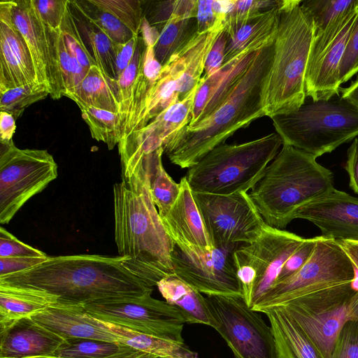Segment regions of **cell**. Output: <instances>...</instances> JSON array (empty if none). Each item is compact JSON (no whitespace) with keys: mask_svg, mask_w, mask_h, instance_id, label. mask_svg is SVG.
Wrapping results in <instances>:
<instances>
[{"mask_svg":"<svg viewBox=\"0 0 358 358\" xmlns=\"http://www.w3.org/2000/svg\"><path fill=\"white\" fill-rule=\"evenodd\" d=\"M234 264L240 285L241 296L246 304L252 308L257 273L251 263L239 248L233 252Z\"/></svg>","mask_w":358,"mask_h":358,"instance_id":"46","label":"cell"},{"mask_svg":"<svg viewBox=\"0 0 358 358\" xmlns=\"http://www.w3.org/2000/svg\"><path fill=\"white\" fill-rule=\"evenodd\" d=\"M58 57L59 66L64 88V96L66 92L71 91L85 78L87 71L68 52L60 29L58 37Z\"/></svg>","mask_w":358,"mask_h":358,"instance_id":"45","label":"cell"},{"mask_svg":"<svg viewBox=\"0 0 358 358\" xmlns=\"http://www.w3.org/2000/svg\"><path fill=\"white\" fill-rule=\"evenodd\" d=\"M41 21L53 29H59L62 24L69 0H31Z\"/></svg>","mask_w":358,"mask_h":358,"instance_id":"50","label":"cell"},{"mask_svg":"<svg viewBox=\"0 0 358 358\" xmlns=\"http://www.w3.org/2000/svg\"><path fill=\"white\" fill-rule=\"evenodd\" d=\"M57 164L46 150L1 143L0 223L8 224L32 196L57 177Z\"/></svg>","mask_w":358,"mask_h":358,"instance_id":"11","label":"cell"},{"mask_svg":"<svg viewBox=\"0 0 358 358\" xmlns=\"http://www.w3.org/2000/svg\"><path fill=\"white\" fill-rule=\"evenodd\" d=\"M140 34L145 46L155 47L159 38L160 32L157 28L151 25L143 16Z\"/></svg>","mask_w":358,"mask_h":358,"instance_id":"59","label":"cell"},{"mask_svg":"<svg viewBox=\"0 0 358 358\" xmlns=\"http://www.w3.org/2000/svg\"><path fill=\"white\" fill-rule=\"evenodd\" d=\"M358 7L336 19L324 31L314 35L306 73V94L314 101L339 94L338 68Z\"/></svg>","mask_w":358,"mask_h":358,"instance_id":"15","label":"cell"},{"mask_svg":"<svg viewBox=\"0 0 358 358\" xmlns=\"http://www.w3.org/2000/svg\"><path fill=\"white\" fill-rule=\"evenodd\" d=\"M282 145L277 133L239 144L220 145L189 168L185 178L196 193L248 192L264 176Z\"/></svg>","mask_w":358,"mask_h":358,"instance_id":"6","label":"cell"},{"mask_svg":"<svg viewBox=\"0 0 358 358\" xmlns=\"http://www.w3.org/2000/svg\"><path fill=\"white\" fill-rule=\"evenodd\" d=\"M145 45L139 35L131 61L117 79L119 88L120 108L118 114L121 120V132L127 118L134 83L136 78ZM122 136V134H121Z\"/></svg>","mask_w":358,"mask_h":358,"instance_id":"42","label":"cell"},{"mask_svg":"<svg viewBox=\"0 0 358 358\" xmlns=\"http://www.w3.org/2000/svg\"><path fill=\"white\" fill-rule=\"evenodd\" d=\"M193 194L215 248L236 249L252 243L266 224L247 192Z\"/></svg>","mask_w":358,"mask_h":358,"instance_id":"13","label":"cell"},{"mask_svg":"<svg viewBox=\"0 0 358 358\" xmlns=\"http://www.w3.org/2000/svg\"><path fill=\"white\" fill-rule=\"evenodd\" d=\"M198 34L196 17L173 14L160 31L154 47L158 62L164 66L171 57L182 49Z\"/></svg>","mask_w":358,"mask_h":358,"instance_id":"33","label":"cell"},{"mask_svg":"<svg viewBox=\"0 0 358 358\" xmlns=\"http://www.w3.org/2000/svg\"><path fill=\"white\" fill-rule=\"evenodd\" d=\"M157 287L165 301L181 313L186 323L210 326L206 299L195 288L174 274L162 279Z\"/></svg>","mask_w":358,"mask_h":358,"instance_id":"30","label":"cell"},{"mask_svg":"<svg viewBox=\"0 0 358 358\" xmlns=\"http://www.w3.org/2000/svg\"><path fill=\"white\" fill-rule=\"evenodd\" d=\"M257 52L242 55L222 64L219 71L208 78L201 77L198 83L188 127H192L209 116L226 100Z\"/></svg>","mask_w":358,"mask_h":358,"instance_id":"25","label":"cell"},{"mask_svg":"<svg viewBox=\"0 0 358 358\" xmlns=\"http://www.w3.org/2000/svg\"><path fill=\"white\" fill-rule=\"evenodd\" d=\"M345 168L349 176L350 188L358 194V137L353 139L348 150Z\"/></svg>","mask_w":358,"mask_h":358,"instance_id":"56","label":"cell"},{"mask_svg":"<svg viewBox=\"0 0 358 358\" xmlns=\"http://www.w3.org/2000/svg\"><path fill=\"white\" fill-rule=\"evenodd\" d=\"M16 130L15 120L6 112H0V142L9 143L13 141V136Z\"/></svg>","mask_w":358,"mask_h":358,"instance_id":"58","label":"cell"},{"mask_svg":"<svg viewBox=\"0 0 358 358\" xmlns=\"http://www.w3.org/2000/svg\"><path fill=\"white\" fill-rule=\"evenodd\" d=\"M114 358H157V357L152 355L148 354V353L140 352V351H138L136 350H132L128 352L120 355Z\"/></svg>","mask_w":358,"mask_h":358,"instance_id":"61","label":"cell"},{"mask_svg":"<svg viewBox=\"0 0 358 358\" xmlns=\"http://www.w3.org/2000/svg\"><path fill=\"white\" fill-rule=\"evenodd\" d=\"M48 258L42 251L18 240L3 227H0V257Z\"/></svg>","mask_w":358,"mask_h":358,"instance_id":"49","label":"cell"},{"mask_svg":"<svg viewBox=\"0 0 358 358\" xmlns=\"http://www.w3.org/2000/svg\"><path fill=\"white\" fill-rule=\"evenodd\" d=\"M31 317L65 340L87 338L119 343L115 336L83 305L57 303Z\"/></svg>","mask_w":358,"mask_h":358,"instance_id":"23","label":"cell"},{"mask_svg":"<svg viewBox=\"0 0 358 358\" xmlns=\"http://www.w3.org/2000/svg\"><path fill=\"white\" fill-rule=\"evenodd\" d=\"M232 3L227 1H197L196 20L198 33L210 31L224 27L226 15Z\"/></svg>","mask_w":358,"mask_h":358,"instance_id":"43","label":"cell"},{"mask_svg":"<svg viewBox=\"0 0 358 358\" xmlns=\"http://www.w3.org/2000/svg\"><path fill=\"white\" fill-rule=\"evenodd\" d=\"M271 118L282 145L316 158L358 137V109L339 94L306 99L298 109Z\"/></svg>","mask_w":358,"mask_h":358,"instance_id":"7","label":"cell"},{"mask_svg":"<svg viewBox=\"0 0 358 358\" xmlns=\"http://www.w3.org/2000/svg\"><path fill=\"white\" fill-rule=\"evenodd\" d=\"M313 155L282 145L248 193L264 221L284 229L301 207L333 192L334 176Z\"/></svg>","mask_w":358,"mask_h":358,"instance_id":"4","label":"cell"},{"mask_svg":"<svg viewBox=\"0 0 358 358\" xmlns=\"http://www.w3.org/2000/svg\"><path fill=\"white\" fill-rule=\"evenodd\" d=\"M99 320L115 336L120 343L136 350L152 355L157 358H198V354L189 349L185 343L162 338L120 324Z\"/></svg>","mask_w":358,"mask_h":358,"instance_id":"31","label":"cell"},{"mask_svg":"<svg viewBox=\"0 0 358 358\" xmlns=\"http://www.w3.org/2000/svg\"><path fill=\"white\" fill-rule=\"evenodd\" d=\"M197 87L198 85L185 99L171 106L145 127L119 143L122 177L129 178L145 155L163 148L173 134L189 124Z\"/></svg>","mask_w":358,"mask_h":358,"instance_id":"18","label":"cell"},{"mask_svg":"<svg viewBox=\"0 0 358 358\" xmlns=\"http://www.w3.org/2000/svg\"><path fill=\"white\" fill-rule=\"evenodd\" d=\"M57 303V297L45 291L0 282V334Z\"/></svg>","mask_w":358,"mask_h":358,"instance_id":"27","label":"cell"},{"mask_svg":"<svg viewBox=\"0 0 358 358\" xmlns=\"http://www.w3.org/2000/svg\"><path fill=\"white\" fill-rule=\"evenodd\" d=\"M115 240L124 266L153 287L171 275L175 244L152 199L145 157L128 178L113 186Z\"/></svg>","mask_w":358,"mask_h":358,"instance_id":"1","label":"cell"},{"mask_svg":"<svg viewBox=\"0 0 358 358\" xmlns=\"http://www.w3.org/2000/svg\"><path fill=\"white\" fill-rule=\"evenodd\" d=\"M162 68V65L158 62L152 51H148L142 56L138 72L132 87L130 103L122 130L120 141L135 131L148 94L159 78Z\"/></svg>","mask_w":358,"mask_h":358,"instance_id":"32","label":"cell"},{"mask_svg":"<svg viewBox=\"0 0 358 358\" xmlns=\"http://www.w3.org/2000/svg\"><path fill=\"white\" fill-rule=\"evenodd\" d=\"M320 236L305 238L299 247L289 257L282 267L275 282L282 280L298 271L311 256Z\"/></svg>","mask_w":358,"mask_h":358,"instance_id":"51","label":"cell"},{"mask_svg":"<svg viewBox=\"0 0 358 358\" xmlns=\"http://www.w3.org/2000/svg\"><path fill=\"white\" fill-rule=\"evenodd\" d=\"M139 35L134 36L124 44H115V73L117 79L131 61Z\"/></svg>","mask_w":358,"mask_h":358,"instance_id":"55","label":"cell"},{"mask_svg":"<svg viewBox=\"0 0 358 358\" xmlns=\"http://www.w3.org/2000/svg\"><path fill=\"white\" fill-rule=\"evenodd\" d=\"M294 217L310 222L325 238L358 241V198L345 192L335 189L299 208Z\"/></svg>","mask_w":358,"mask_h":358,"instance_id":"20","label":"cell"},{"mask_svg":"<svg viewBox=\"0 0 358 358\" xmlns=\"http://www.w3.org/2000/svg\"><path fill=\"white\" fill-rule=\"evenodd\" d=\"M210 326L224 339L234 358H278L271 326L241 296L207 295Z\"/></svg>","mask_w":358,"mask_h":358,"instance_id":"12","label":"cell"},{"mask_svg":"<svg viewBox=\"0 0 358 358\" xmlns=\"http://www.w3.org/2000/svg\"><path fill=\"white\" fill-rule=\"evenodd\" d=\"M274 42L256 52L233 91L213 113L192 127L182 128L165 142L164 152L171 163L181 169L192 167L236 131L265 115L262 92L272 64Z\"/></svg>","mask_w":358,"mask_h":358,"instance_id":"3","label":"cell"},{"mask_svg":"<svg viewBox=\"0 0 358 358\" xmlns=\"http://www.w3.org/2000/svg\"><path fill=\"white\" fill-rule=\"evenodd\" d=\"M175 1L153 2L150 8L148 22L157 28L159 32L172 16L175 9Z\"/></svg>","mask_w":358,"mask_h":358,"instance_id":"54","label":"cell"},{"mask_svg":"<svg viewBox=\"0 0 358 358\" xmlns=\"http://www.w3.org/2000/svg\"><path fill=\"white\" fill-rule=\"evenodd\" d=\"M83 119L89 127L92 137L113 150L121 139V120L118 113L77 104Z\"/></svg>","mask_w":358,"mask_h":358,"instance_id":"36","label":"cell"},{"mask_svg":"<svg viewBox=\"0 0 358 358\" xmlns=\"http://www.w3.org/2000/svg\"><path fill=\"white\" fill-rule=\"evenodd\" d=\"M313 22L314 35L324 31L340 15L358 7V0H305L300 3Z\"/></svg>","mask_w":358,"mask_h":358,"instance_id":"38","label":"cell"},{"mask_svg":"<svg viewBox=\"0 0 358 358\" xmlns=\"http://www.w3.org/2000/svg\"><path fill=\"white\" fill-rule=\"evenodd\" d=\"M39 84L28 46L15 25L10 1L0 2V93Z\"/></svg>","mask_w":358,"mask_h":358,"instance_id":"21","label":"cell"},{"mask_svg":"<svg viewBox=\"0 0 358 358\" xmlns=\"http://www.w3.org/2000/svg\"><path fill=\"white\" fill-rule=\"evenodd\" d=\"M46 259L22 257H0V278L31 268L42 263Z\"/></svg>","mask_w":358,"mask_h":358,"instance_id":"53","label":"cell"},{"mask_svg":"<svg viewBox=\"0 0 358 358\" xmlns=\"http://www.w3.org/2000/svg\"><path fill=\"white\" fill-rule=\"evenodd\" d=\"M348 256L354 267L355 275L350 282L351 287L358 292V241H338Z\"/></svg>","mask_w":358,"mask_h":358,"instance_id":"57","label":"cell"},{"mask_svg":"<svg viewBox=\"0 0 358 358\" xmlns=\"http://www.w3.org/2000/svg\"><path fill=\"white\" fill-rule=\"evenodd\" d=\"M283 0H232L226 15L224 31L256 14L269 10L282 5Z\"/></svg>","mask_w":358,"mask_h":358,"instance_id":"44","label":"cell"},{"mask_svg":"<svg viewBox=\"0 0 358 358\" xmlns=\"http://www.w3.org/2000/svg\"><path fill=\"white\" fill-rule=\"evenodd\" d=\"M339 92L343 98L348 100L358 109V78L349 87L341 88Z\"/></svg>","mask_w":358,"mask_h":358,"instance_id":"60","label":"cell"},{"mask_svg":"<svg viewBox=\"0 0 358 358\" xmlns=\"http://www.w3.org/2000/svg\"><path fill=\"white\" fill-rule=\"evenodd\" d=\"M330 358H358V320H350L343 325Z\"/></svg>","mask_w":358,"mask_h":358,"instance_id":"48","label":"cell"},{"mask_svg":"<svg viewBox=\"0 0 358 358\" xmlns=\"http://www.w3.org/2000/svg\"><path fill=\"white\" fill-rule=\"evenodd\" d=\"M99 320L162 338L184 343L186 323L181 313L165 301L148 296L138 299L108 300L84 306Z\"/></svg>","mask_w":358,"mask_h":358,"instance_id":"14","label":"cell"},{"mask_svg":"<svg viewBox=\"0 0 358 358\" xmlns=\"http://www.w3.org/2000/svg\"><path fill=\"white\" fill-rule=\"evenodd\" d=\"M304 239L266 224L255 241L239 245L257 273L252 308L273 285L284 264Z\"/></svg>","mask_w":358,"mask_h":358,"instance_id":"19","label":"cell"},{"mask_svg":"<svg viewBox=\"0 0 358 358\" xmlns=\"http://www.w3.org/2000/svg\"><path fill=\"white\" fill-rule=\"evenodd\" d=\"M64 338L31 317L0 334V358H53Z\"/></svg>","mask_w":358,"mask_h":358,"instance_id":"24","label":"cell"},{"mask_svg":"<svg viewBox=\"0 0 358 358\" xmlns=\"http://www.w3.org/2000/svg\"><path fill=\"white\" fill-rule=\"evenodd\" d=\"M234 250L215 248L195 255L175 245L171 253L173 273L206 296H241L233 260Z\"/></svg>","mask_w":358,"mask_h":358,"instance_id":"17","label":"cell"},{"mask_svg":"<svg viewBox=\"0 0 358 358\" xmlns=\"http://www.w3.org/2000/svg\"><path fill=\"white\" fill-rule=\"evenodd\" d=\"M180 184L177 200L167 215L161 218L163 225L175 245L182 252L195 255L211 252L215 248L185 176L181 178Z\"/></svg>","mask_w":358,"mask_h":358,"instance_id":"22","label":"cell"},{"mask_svg":"<svg viewBox=\"0 0 358 358\" xmlns=\"http://www.w3.org/2000/svg\"><path fill=\"white\" fill-rule=\"evenodd\" d=\"M10 6L13 22L28 46L38 83L47 87L53 99H60L64 88L59 66V29L41 21L31 0H10Z\"/></svg>","mask_w":358,"mask_h":358,"instance_id":"16","label":"cell"},{"mask_svg":"<svg viewBox=\"0 0 358 358\" xmlns=\"http://www.w3.org/2000/svg\"><path fill=\"white\" fill-rule=\"evenodd\" d=\"M222 30L215 28L198 33L163 66L134 132L145 127L171 106L185 99L197 86L207 55Z\"/></svg>","mask_w":358,"mask_h":358,"instance_id":"10","label":"cell"},{"mask_svg":"<svg viewBox=\"0 0 358 358\" xmlns=\"http://www.w3.org/2000/svg\"><path fill=\"white\" fill-rule=\"evenodd\" d=\"M69 2L88 22L103 31L113 43L124 44L134 36L118 19L99 8L89 0Z\"/></svg>","mask_w":358,"mask_h":358,"instance_id":"37","label":"cell"},{"mask_svg":"<svg viewBox=\"0 0 358 358\" xmlns=\"http://www.w3.org/2000/svg\"><path fill=\"white\" fill-rule=\"evenodd\" d=\"M122 259L100 255L48 257L31 268L0 278V282L45 291L67 305L151 296L153 287L128 271Z\"/></svg>","mask_w":358,"mask_h":358,"instance_id":"2","label":"cell"},{"mask_svg":"<svg viewBox=\"0 0 358 358\" xmlns=\"http://www.w3.org/2000/svg\"><path fill=\"white\" fill-rule=\"evenodd\" d=\"M227 34L223 29L208 52L205 65L203 78H208L220 70L223 64Z\"/></svg>","mask_w":358,"mask_h":358,"instance_id":"52","label":"cell"},{"mask_svg":"<svg viewBox=\"0 0 358 358\" xmlns=\"http://www.w3.org/2000/svg\"><path fill=\"white\" fill-rule=\"evenodd\" d=\"M354 275L352 264L339 242L320 236L306 263L295 273L275 282L252 309L262 313L312 292L350 283Z\"/></svg>","mask_w":358,"mask_h":358,"instance_id":"8","label":"cell"},{"mask_svg":"<svg viewBox=\"0 0 358 358\" xmlns=\"http://www.w3.org/2000/svg\"><path fill=\"white\" fill-rule=\"evenodd\" d=\"M0 112L19 118L30 105L45 99L50 92L44 85H26L0 93Z\"/></svg>","mask_w":358,"mask_h":358,"instance_id":"39","label":"cell"},{"mask_svg":"<svg viewBox=\"0 0 358 358\" xmlns=\"http://www.w3.org/2000/svg\"><path fill=\"white\" fill-rule=\"evenodd\" d=\"M84 20L87 24L85 32L87 42L89 43L91 50V54L97 66L105 75L117 80L115 52V45L116 43H113L97 27L88 22L85 18Z\"/></svg>","mask_w":358,"mask_h":358,"instance_id":"40","label":"cell"},{"mask_svg":"<svg viewBox=\"0 0 358 358\" xmlns=\"http://www.w3.org/2000/svg\"><path fill=\"white\" fill-rule=\"evenodd\" d=\"M281 6L252 15L225 31L227 41L223 64L258 51L275 39Z\"/></svg>","mask_w":358,"mask_h":358,"instance_id":"26","label":"cell"},{"mask_svg":"<svg viewBox=\"0 0 358 358\" xmlns=\"http://www.w3.org/2000/svg\"><path fill=\"white\" fill-rule=\"evenodd\" d=\"M281 306L321 351L330 358L343 325L358 320V292L350 283L312 292Z\"/></svg>","mask_w":358,"mask_h":358,"instance_id":"9","label":"cell"},{"mask_svg":"<svg viewBox=\"0 0 358 358\" xmlns=\"http://www.w3.org/2000/svg\"><path fill=\"white\" fill-rule=\"evenodd\" d=\"M358 73V13L351 27L338 68L341 84Z\"/></svg>","mask_w":358,"mask_h":358,"instance_id":"47","label":"cell"},{"mask_svg":"<svg viewBox=\"0 0 358 358\" xmlns=\"http://www.w3.org/2000/svg\"><path fill=\"white\" fill-rule=\"evenodd\" d=\"M300 0H285L280 10L274 53L262 92L265 115L298 109L306 99V73L314 29Z\"/></svg>","mask_w":358,"mask_h":358,"instance_id":"5","label":"cell"},{"mask_svg":"<svg viewBox=\"0 0 358 358\" xmlns=\"http://www.w3.org/2000/svg\"><path fill=\"white\" fill-rule=\"evenodd\" d=\"M76 104L118 113L120 108L117 81L105 75L96 65L85 78L64 94Z\"/></svg>","mask_w":358,"mask_h":358,"instance_id":"29","label":"cell"},{"mask_svg":"<svg viewBox=\"0 0 358 358\" xmlns=\"http://www.w3.org/2000/svg\"><path fill=\"white\" fill-rule=\"evenodd\" d=\"M132 350L120 343L72 338L63 342L53 358H114Z\"/></svg>","mask_w":358,"mask_h":358,"instance_id":"35","label":"cell"},{"mask_svg":"<svg viewBox=\"0 0 358 358\" xmlns=\"http://www.w3.org/2000/svg\"><path fill=\"white\" fill-rule=\"evenodd\" d=\"M124 24L134 36H138L143 18V3L139 0H89Z\"/></svg>","mask_w":358,"mask_h":358,"instance_id":"41","label":"cell"},{"mask_svg":"<svg viewBox=\"0 0 358 358\" xmlns=\"http://www.w3.org/2000/svg\"><path fill=\"white\" fill-rule=\"evenodd\" d=\"M163 148L145 155L150 176V189L154 204L161 218L165 217L177 200L180 184L168 174L162 164Z\"/></svg>","mask_w":358,"mask_h":358,"instance_id":"34","label":"cell"},{"mask_svg":"<svg viewBox=\"0 0 358 358\" xmlns=\"http://www.w3.org/2000/svg\"><path fill=\"white\" fill-rule=\"evenodd\" d=\"M278 358H325L299 325L281 307L265 309Z\"/></svg>","mask_w":358,"mask_h":358,"instance_id":"28","label":"cell"}]
</instances>
